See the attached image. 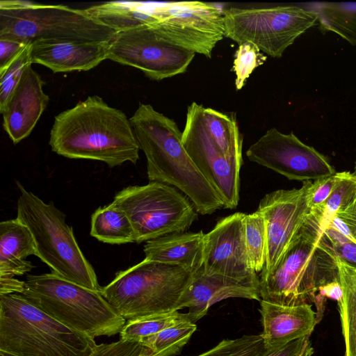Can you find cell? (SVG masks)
Returning a JSON list of instances; mask_svg holds the SVG:
<instances>
[{"mask_svg": "<svg viewBox=\"0 0 356 356\" xmlns=\"http://www.w3.org/2000/svg\"><path fill=\"white\" fill-rule=\"evenodd\" d=\"M49 143L58 155L102 161L109 168L139 159L130 120L97 95L55 116Z\"/></svg>", "mask_w": 356, "mask_h": 356, "instance_id": "6da1fadb", "label": "cell"}, {"mask_svg": "<svg viewBox=\"0 0 356 356\" xmlns=\"http://www.w3.org/2000/svg\"><path fill=\"white\" fill-rule=\"evenodd\" d=\"M140 149L147 160L149 181L172 186L193 204L198 213L210 215L225 208L218 193L186 152L177 123L150 104H139L129 118Z\"/></svg>", "mask_w": 356, "mask_h": 356, "instance_id": "7a4b0ae2", "label": "cell"}, {"mask_svg": "<svg viewBox=\"0 0 356 356\" xmlns=\"http://www.w3.org/2000/svg\"><path fill=\"white\" fill-rule=\"evenodd\" d=\"M323 216L311 212L300 235L276 266L259 275L261 300L289 306L313 303L318 323L323 317L319 289L339 279L334 259L318 246L324 230Z\"/></svg>", "mask_w": 356, "mask_h": 356, "instance_id": "3957f363", "label": "cell"}, {"mask_svg": "<svg viewBox=\"0 0 356 356\" xmlns=\"http://www.w3.org/2000/svg\"><path fill=\"white\" fill-rule=\"evenodd\" d=\"M97 346L20 293L0 295V350L17 356H90Z\"/></svg>", "mask_w": 356, "mask_h": 356, "instance_id": "277c9868", "label": "cell"}, {"mask_svg": "<svg viewBox=\"0 0 356 356\" xmlns=\"http://www.w3.org/2000/svg\"><path fill=\"white\" fill-rule=\"evenodd\" d=\"M101 291L85 288L51 272L28 275L20 294L63 325L95 339L120 334L126 324Z\"/></svg>", "mask_w": 356, "mask_h": 356, "instance_id": "5b68a950", "label": "cell"}, {"mask_svg": "<svg viewBox=\"0 0 356 356\" xmlns=\"http://www.w3.org/2000/svg\"><path fill=\"white\" fill-rule=\"evenodd\" d=\"M19 191L17 218L30 230L36 257L63 278L85 288L101 291L94 268L84 256L66 215L53 203L44 202L16 181Z\"/></svg>", "mask_w": 356, "mask_h": 356, "instance_id": "8992f818", "label": "cell"}, {"mask_svg": "<svg viewBox=\"0 0 356 356\" xmlns=\"http://www.w3.org/2000/svg\"><path fill=\"white\" fill-rule=\"evenodd\" d=\"M193 273L179 266L145 258L115 273L101 293L125 320L179 310Z\"/></svg>", "mask_w": 356, "mask_h": 356, "instance_id": "52a82bcc", "label": "cell"}, {"mask_svg": "<svg viewBox=\"0 0 356 356\" xmlns=\"http://www.w3.org/2000/svg\"><path fill=\"white\" fill-rule=\"evenodd\" d=\"M116 33L85 9L19 0L0 1V39L24 44L40 40L111 42Z\"/></svg>", "mask_w": 356, "mask_h": 356, "instance_id": "ba28073f", "label": "cell"}, {"mask_svg": "<svg viewBox=\"0 0 356 356\" xmlns=\"http://www.w3.org/2000/svg\"><path fill=\"white\" fill-rule=\"evenodd\" d=\"M111 203L128 216L137 243L186 232L198 218L186 195L161 182L125 187L116 193Z\"/></svg>", "mask_w": 356, "mask_h": 356, "instance_id": "9c48e42d", "label": "cell"}, {"mask_svg": "<svg viewBox=\"0 0 356 356\" xmlns=\"http://www.w3.org/2000/svg\"><path fill=\"white\" fill-rule=\"evenodd\" d=\"M222 13L225 37L239 45L252 42L273 58L282 57L318 19L317 12L298 6L230 7Z\"/></svg>", "mask_w": 356, "mask_h": 356, "instance_id": "30bf717a", "label": "cell"}, {"mask_svg": "<svg viewBox=\"0 0 356 356\" xmlns=\"http://www.w3.org/2000/svg\"><path fill=\"white\" fill-rule=\"evenodd\" d=\"M156 19L149 27L163 40L185 50L211 57L224 36L222 11L202 1L152 4Z\"/></svg>", "mask_w": 356, "mask_h": 356, "instance_id": "8fae6325", "label": "cell"}, {"mask_svg": "<svg viewBox=\"0 0 356 356\" xmlns=\"http://www.w3.org/2000/svg\"><path fill=\"white\" fill-rule=\"evenodd\" d=\"M195 53L161 39L149 25L117 32L110 42L107 59L141 70L161 81L184 73Z\"/></svg>", "mask_w": 356, "mask_h": 356, "instance_id": "7c38bea8", "label": "cell"}, {"mask_svg": "<svg viewBox=\"0 0 356 356\" xmlns=\"http://www.w3.org/2000/svg\"><path fill=\"white\" fill-rule=\"evenodd\" d=\"M204 108L196 102L188 106L182 143L195 165L223 200L225 208L234 209L239 201L243 164L227 158L216 145L204 124Z\"/></svg>", "mask_w": 356, "mask_h": 356, "instance_id": "4fadbf2b", "label": "cell"}, {"mask_svg": "<svg viewBox=\"0 0 356 356\" xmlns=\"http://www.w3.org/2000/svg\"><path fill=\"white\" fill-rule=\"evenodd\" d=\"M314 188V182L305 181L300 188L275 191L261 200L257 211L265 221L266 257L260 273L270 271L300 235Z\"/></svg>", "mask_w": 356, "mask_h": 356, "instance_id": "5bb4252c", "label": "cell"}, {"mask_svg": "<svg viewBox=\"0 0 356 356\" xmlns=\"http://www.w3.org/2000/svg\"><path fill=\"white\" fill-rule=\"evenodd\" d=\"M250 161L269 168L290 180L310 181L336 173L327 157L303 143L293 132L268 129L245 152Z\"/></svg>", "mask_w": 356, "mask_h": 356, "instance_id": "9a60e30c", "label": "cell"}, {"mask_svg": "<svg viewBox=\"0 0 356 356\" xmlns=\"http://www.w3.org/2000/svg\"><path fill=\"white\" fill-rule=\"evenodd\" d=\"M244 216L236 212L225 217L205 234L202 267L206 274L222 275L259 288L246 250Z\"/></svg>", "mask_w": 356, "mask_h": 356, "instance_id": "2e32d148", "label": "cell"}, {"mask_svg": "<svg viewBox=\"0 0 356 356\" xmlns=\"http://www.w3.org/2000/svg\"><path fill=\"white\" fill-rule=\"evenodd\" d=\"M44 81L29 66L3 108V127L14 144L28 137L46 108L49 96Z\"/></svg>", "mask_w": 356, "mask_h": 356, "instance_id": "e0dca14e", "label": "cell"}, {"mask_svg": "<svg viewBox=\"0 0 356 356\" xmlns=\"http://www.w3.org/2000/svg\"><path fill=\"white\" fill-rule=\"evenodd\" d=\"M110 42L40 40L31 43V63L53 72L90 70L107 59Z\"/></svg>", "mask_w": 356, "mask_h": 356, "instance_id": "ac0fdd59", "label": "cell"}, {"mask_svg": "<svg viewBox=\"0 0 356 356\" xmlns=\"http://www.w3.org/2000/svg\"><path fill=\"white\" fill-rule=\"evenodd\" d=\"M229 298L261 300L259 287L222 275L206 274L202 267L193 274L181 299L179 309L188 308L187 313L195 323L207 314L211 305Z\"/></svg>", "mask_w": 356, "mask_h": 356, "instance_id": "d6986e66", "label": "cell"}, {"mask_svg": "<svg viewBox=\"0 0 356 356\" xmlns=\"http://www.w3.org/2000/svg\"><path fill=\"white\" fill-rule=\"evenodd\" d=\"M261 334L267 350L284 346L292 341L310 336L318 323L312 305H282L260 301Z\"/></svg>", "mask_w": 356, "mask_h": 356, "instance_id": "ffe728a7", "label": "cell"}, {"mask_svg": "<svg viewBox=\"0 0 356 356\" xmlns=\"http://www.w3.org/2000/svg\"><path fill=\"white\" fill-rule=\"evenodd\" d=\"M204 236L198 232H177L148 241L144 245L147 259L179 266L195 273L203 266Z\"/></svg>", "mask_w": 356, "mask_h": 356, "instance_id": "44dd1931", "label": "cell"}, {"mask_svg": "<svg viewBox=\"0 0 356 356\" xmlns=\"http://www.w3.org/2000/svg\"><path fill=\"white\" fill-rule=\"evenodd\" d=\"M36 256L29 229L17 218L0 222V277L22 276L34 266L26 257Z\"/></svg>", "mask_w": 356, "mask_h": 356, "instance_id": "7402d4cb", "label": "cell"}, {"mask_svg": "<svg viewBox=\"0 0 356 356\" xmlns=\"http://www.w3.org/2000/svg\"><path fill=\"white\" fill-rule=\"evenodd\" d=\"M85 10L92 18L116 32L156 22L152 13V3L110 1Z\"/></svg>", "mask_w": 356, "mask_h": 356, "instance_id": "603a6c76", "label": "cell"}, {"mask_svg": "<svg viewBox=\"0 0 356 356\" xmlns=\"http://www.w3.org/2000/svg\"><path fill=\"white\" fill-rule=\"evenodd\" d=\"M334 261L342 289V298L337 304L345 342V356H356V267L340 260Z\"/></svg>", "mask_w": 356, "mask_h": 356, "instance_id": "cb8c5ba5", "label": "cell"}, {"mask_svg": "<svg viewBox=\"0 0 356 356\" xmlns=\"http://www.w3.org/2000/svg\"><path fill=\"white\" fill-rule=\"evenodd\" d=\"M206 128L221 152L228 159L243 164V137L235 115L204 108Z\"/></svg>", "mask_w": 356, "mask_h": 356, "instance_id": "d4e9b609", "label": "cell"}, {"mask_svg": "<svg viewBox=\"0 0 356 356\" xmlns=\"http://www.w3.org/2000/svg\"><path fill=\"white\" fill-rule=\"evenodd\" d=\"M90 234L108 244L135 243L130 220L124 211L112 203L99 207L92 214Z\"/></svg>", "mask_w": 356, "mask_h": 356, "instance_id": "484cf974", "label": "cell"}, {"mask_svg": "<svg viewBox=\"0 0 356 356\" xmlns=\"http://www.w3.org/2000/svg\"><path fill=\"white\" fill-rule=\"evenodd\" d=\"M318 14L319 29L333 32L356 45V2H321L312 3Z\"/></svg>", "mask_w": 356, "mask_h": 356, "instance_id": "4316f807", "label": "cell"}, {"mask_svg": "<svg viewBox=\"0 0 356 356\" xmlns=\"http://www.w3.org/2000/svg\"><path fill=\"white\" fill-rule=\"evenodd\" d=\"M197 326L187 321L169 327L140 342L152 353V356H172L179 353L196 330Z\"/></svg>", "mask_w": 356, "mask_h": 356, "instance_id": "83f0119b", "label": "cell"}, {"mask_svg": "<svg viewBox=\"0 0 356 356\" xmlns=\"http://www.w3.org/2000/svg\"><path fill=\"white\" fill-rule=\"evenodd\" d=\"M187 321H191L188 314L178 311L128 320L120 333V339L140 341L147 337Z\"/></svg>", "mask_w": 356, "mask_h": 356, "instance_id": "f1b7e54d", "label": "cell"}, {"mask_svg": "<svg viewBox=\"0 0 356 356\" xmlns=\"http://www.w3.org/2000/svg\"><path fill=\"white\" fill-rule=\"evenodd\" d=\"M244 236L248 257L253 270L261 273L266 257V231L263 216L257 210L243 218Z\"/></svg>", "mask_w": 356, "mask_h": 356, "instance_id": "f546056e", "label": "cell"}, {"mask_svg": "<svg viewBox=\"0 0 356 356\" xmlns=\"http://www.w3.org/2000/svg\"><path fill=\"white\" fill-rule=\"evenodd\" d=\"M356 198V177L349 172H336L335 182L327 200L323 216L324 229L336 214L353 203Z\"/></svg>", "mask_w": 356, "mask_h": 356, "instance_id": "4dcf8cb0", "label": "cell"}, {"mask_svg": "<svg viewBox=\"0 0 356 356\" xmlns=\"http://www.w3.org/2000/svg\"><path fill=\"white\" fill-rule=\"evenodd\" d=\"M266 348L261 334L223 339L213 348L197 356H262Z\"/></svg>", "mask_w": 356, "mask_h": 356, "instance_id": "1f68e13d", "label": "cell"}, {"mask_svg": "<svg viewBox=\"0 0 356 356\" xmlns=\"http://www.w3.org/2000/svg\"><path fill=\"white\" fill-rule=\"evenodd\" d=\"M318 246L332 259L356 267V243L334 227L327 225L320 238Z\"/></svg>", "mask_w": 356, "mask_h": 356, "instance_id": "d6a6232c", "label": "cell"}, {"mask_svg": "<svg viewBox=\"0 0 356 356\" xmlns=\"http://www.w3.org/2000/svg\"><path fill=\"white\" fill-rule=\"evenodd\" d=\"M31 45L27 44L6 66L0 68V111L20 81L26 69L31 65Z\"/></svg>", "mask_w": 356, "mask_h": 356, "instance_id": "836d02e7", "label": "cell"}, {"mask_svg": "<svg viewBox=\"0 0 356 356\" xmlns=\"http://www.w3.org/2000/svg\"><path fill=\"white\" fill-rule=\"evenodd\" d=\"M254 44L247 42L240 44L235 52L232 70L235 72V86L242 89L252 72L264 64L267 57Z\"/></svg>", "mask_w": 356, "mask_h": 356, "instance_id": "e575fe53", "label": "cell"}, {"mask_svg": "<svg viewBox=\"0 0 356 356\" xmlns=\"http://www.w3.org/2000/svg\"><path fill=\"white\" fill-rule=\"evenodd\" d=\"M145 346L140 341L119 340L97 346L90 356H140Z\"/></svg>", "mask_w": 356, "mask_h": 356, "instance_id": "d590c367", "label": "cell"}, {"mask_svg": "<svg viewBox=\"0 0 356 356\" xmlns=\"http://www.w3.org/2000/svg\"><path fill=\"white\" fill-rule=\"evenodd\" d=\"M314 353L309 336H305L284 346L267 350L262 356H312Z\"/></svg>", "mask_w": 356, "mask_h": 356, "instance_id": "8d00e7d4", "label": "cell"}, {"mask_svg": "<svg viewBox=\"0 0 356 356\" xmlns=\"http://www.w3.org/2000/svg\"><path fill=\"white\" fill-rule=\"evenodd\" d=\"M335 174L314 181V188L309 200L311 211L324 213L325 202L331 194L335 182Z\"/></svg>", "mask_w": 356, "mask_h": 356, "instance_id": "74e56055", "label": "cell"}, {"mask_svg": "<svg viewBox=\"0 0 356 356\" xmlns=\"http://www.w3.org/2000/svg\"><path fill=\"white\" fill-rule=\"evenodd\" d=\"M27 44L13 40L0 39V68L6 66Z\"/></svg>", "mask_w": 356, "mask_h": 356, "instance_id": "f35d334b", "label": "cell"}, {"mask_svg": "<svg viewBox=\"0 0 356 356\" xmlns=\"http://www.w3.org/2000/svg\"><path fill=\"white\" fill-rule=\"evenodd\" d=\"M336 216L347 225L353 238L356 243V198L351 204L345 209L339 211Z\"/></svg>", "mask_w": 356, "mask_h": 356, "instance_id": "ab89813d", "label": "cell"}, {"mask_svg": "<svg viewBox=\"0 0 356 356\" xmlns=\"http://www.w3.org/2000/svg\"><path fill=\"white\" fill-rule=\"evenodd\" d=\"M24 290V281L15 277H0V295L21 293Z\"/></svg>", "mask_w": 356, "mask_h": 356, "instance_id": "60d3db41", "label": "cell"}, {"mask_svg": "<svg viewBox=\"0 0 356 356\" xmlns=\"http://www.w3.org/2000/svg\"><path fill=\"white\" fill-rule=\"evenodd\" d=\"M140 356H152V353L149 349L145 347Z\"/></svg>", "mask_w": 356, "mask_h": 356, "instance_id": "b9f144b4", "label": "cell"}, {"mask_svg": "<svg viewBox=\"0 0 356 356\" xmlns=\"http://www.w3.org/2000/svg\"><path fill=\"white\" fill-rule=\"evenodd\" d=\"M0 356H17V355H15L13 354L9 353L8 352L0 350Z\"/></svg>", "mask_w": 356, "mask_h": 356, "instance_id": "7bdbcfd3", "label": "cell"}, {"mask_svg": "<svg viewBox=\"0 0 356 356\" xmlns=\"http://www.w3.org/2000/svg\"><path fill=\"white\" fill-rule=\"evenodd\" d=\"M353 175L356 177V163H355V172H353Z\"/></svg>", "mask_w": 356, "mask_h": 356, "instance_id": "ee69618b", "label": "cell"}]
</instances>
